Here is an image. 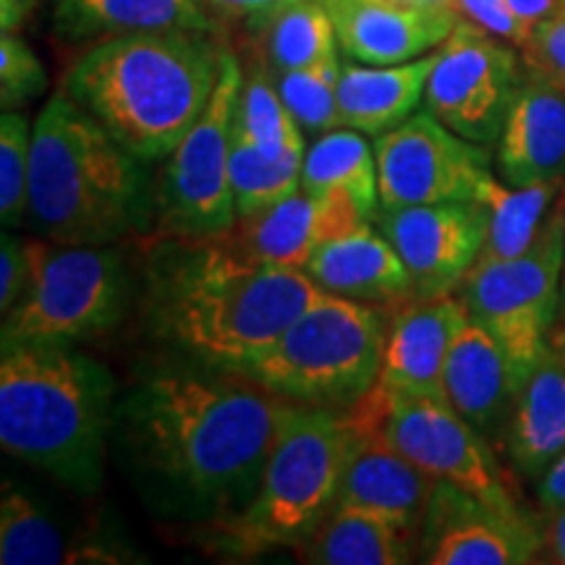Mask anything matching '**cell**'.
<instances>
[{
  "label": "cell",
  "mask_w": 565,
  "mask_h": 565,
  "mask_svg": "<svg viewBox=\"0 0 565 565\" xmlns=\"http://www.w3.org/2000/svg\"><path fill=\"white\" fill-rule=\"evenodd\" d=\"M32 124L24 113L3 110L0 118V221L19 228L30 212Z\"/></svg>",
  "instance_id": "cell-34"
},
{
  "label": "cell",
  "mask_w": 565,
  "mask_h": 565,
  "mask_svg": "<svg viewBox=\"0 0 565 565\" xmlns=\"http://www.w3.org/2000/svg\"><path fill=\"white\" fill-rule=\"evenodd\" d=\"M387 338L380 307L324 291L244 374L296 406L341 408L377 385Z\"/></svg>",
  "instance_id": "cell-7"
},
{
  "label": "cell",
  "mask_w": 565,
  "mask_h": 565,
  "mask_svg": "<svg viewBox=\"0 0 565 565\" xmlns=\"http://www.w3.org/2000/svg\"><path fill=\"white\" fill-rule=\"evenodd\" d=\"M30 280L3 315L0 343H66L105 333L124 309L121 254L110 246H74L51 238H24Z\"/></svg>",
  "instance_id": "cell-8"
},
{
  "label": "cell",
  "mask_w": 565,
  "mask_h": 565,
  "mask_svg": "<svg viewBox=\"0 0 565 565\" xmlns=\"http://www.w3.org/2000/svg\"><path fill=\"white\" fill-rule=\"evenodd\" d=\"M494 162L513 186L565 181V92L526 66L494 145Z\"/></svg>",
  "instance_id": "cell-19"
},
{
  "label": "cell",
  "mask_w": 565,
  "mask_h": 565,
  "mask_svg": "<svg viewBox=\"0 0 565 565\" xmlns=\"http://www.w3.org/2000/svg\"><path fill=\"white\" fill-rule=\"evenodd\" d=\"M186 244L192 252L160 286L158 322L215 370H242L324 294L303 270L242 265L204 242Z\"/></svg>",
  "instance_id": "cell-5"
},
{
  "label": "cell",
  "mask_w": 565,
  "mask_h": 565,
  "mask_svg": "<svg viewBox=\"0 0 565 565\" xmlns=\"http://www.w3.org/2000/svg\"><path fill=\"white\" fill-rule=\"evenodd\" d=\"M521 61L565 92V3L534 26L521 47Z\"/></svg>",
  "instance_id": "cell-36"
},
{
  "label": "cell",
  "mask_w": 565,
  "mask_h": 565,
  "mask_svg": "<svg viewBox=\"0 0 565 565\" xmlns=\"http://www.w3.org/2000/svg\"><path fill=\"white\" fill-rule=\"evenodd\" d=\"M244 71L223 51L221 76L207 108L168 154L158 200V233L179 242H204L236 223L231 189V150Z\"/></svg>",
  "instance_id": "cell-10"
},
{
  "label": "cell",
  "mask_w": 565,
  "mask_h": 565,
  "mask_svg": "<svg viewBox=\"0 0 565 565\" xmlns=\"http://www.w3.org/2000/svg\"><path fill=\"white\" fill-rule=\"evenodd\" d=\"M540 500L547 511H561V508H565V454L542 475Z\"/></svg>",
  "instance_id": "cell-39"
},
{
  "label": "cell",
  "mask_w": 565,
  "mask_h": 565,
  "mask_svg": "<svg viewBox=\"0 0 565 565\" xmlns=\"http://www.w3.org/2000/svg\"><path fill=\"white\" fill-rule=\"evenodd\" d=\"M233 131L273 160L307 152L301 126L280 100L278 87H275L270 68L265 63H254L244 74Z\"/></svg>",
  "instance_id": "cell-31"
},
{
  "label": "cell",
  "mask_w": 565,
  "mask_h": 565,
  "mask_svg": "<svg viewBox=\"0 0 565 565\" xmlns=\"http://www.w3.org/2000/svg\"><path fill=\"white\" fill-rule=\"evenodd\" d=\"M296 0H244V11H246V21H257L267 17V13L282 9V6H291Z\"/></svg>",
  "instance_id": "cell-43"
},
{
  "label": "cell",
  "mask_w": 565,
  "mask_h": 565,
  "mask_svg": "<svg viewBox=\"0 0 565 565\" xmlns=\"http://www.w3.org/2000/svg\"><path fill=\"white\" fill-rule=\"evenodd\" d=\"M391 3L416 6V9H443L458 13V0H391Z\"/></svg>",
  "instance_id": "cell-44"
},
{
  "label": "cell",
  "mask_w": 565,
  "mask_h": 565,
  "mask_svg": "<svg viewBox=\"0 0 565 565\" xmlns=\"http://www.w3.org/2000/svg\"><path fill=\"white\" fill-rule=\"evenodd\" d=\"M380 207L477 200L492 175L487 147L458 137L429 110L374 139Z\"/></svg>",
  "instance_id": "cell-13"
},
{
  "label": "cell",
  "mask_w": 565,
  "mask_h": 565,
  "mask_svg": "<svg viewBox=\"0 0 565 565\" xmlns=\"http://www.w3.org/2000/svg\"><path fill=\"white\" fill-rule=\"evenodd\" d=\"M458 13L471 24L482 26L484 32L494 34V38L511 42L519 51L532 34L524 26V21L511 11L508 0H458Z\"/></svg>",
  "instance_id": "cell-37"
},
{
  "label": "cell",
  "mask_w": 565,
  "mask_h": 565,
  "mask_svg": "<svg viewBox=\"0 0 565 565\" xmlns=\"http://www.w3.org/2000/svg\"><path fill=\"white\" fill-rule=\"evenodd\" d=\"M301 154L267 158L257 147L233 131L231 150V189L236 215L246 217L254 212L273 207L301 189Z\"/></svg>",
  "instance_id": "cell-32"
},
{
  "label": "cell",
  "mask_w": 565,
  "mask_h": 565,
  "mask_svg": "<svg viewBox=\"0 0 565 565\" xmlns=\"http://www.w3.org/2000/svg\"><path fill=\"white\" fill-rule=\"evenodd\" d=\"M550 343H553V349L557 351V356H561L563 362H565V322H563L561 330H555L553 338H550Z\"/></svg>",
  "instance_id": "cell-45"
},
{
  "label": "cell",
  "mask_w": 565,
  "mask_h": 565,
  "mask_svg": "<svg viewBox=\"0 0 565 565\" xmlns=\"http://www.w3.org/2000/svg\"><path fill=\"white\" fill-rule=\"evenodd\" d=\"M345 450L349 424L341 412L296 406L254 498L238 513L215 521L221 547L244 557L301 547L335 503Z\"/></svg>",
  "instance_id": "cell-6"
},
{
  "label": "cell",
  "mask_w": 565,
  "mask_h": 565,
  "mask_svg": "<svg viewBox=\"0 0 565 565\" xmlns=\"http://www.w3.org/2000/svg\"><path fill=\"white\" fill-rule=\"evenodd\" d=\"M47 74L38 53L17 32L0 34V105L19 110L45 92Z\"/></svg>",
  "instance_id": "cell-35"
},
{
  "label": "cell",
  "mask_w": 565,
  "mask_h": 565,
  "mask_svg": "<svg viewBox=\"0 0 565 565\" xmlns=\"http://www.w3.org/2000/svg\"><path fill=\"white\" fill-rule=\"evenodd\" d=\"M503 445L519 475L536 479L565 454V362L550 343L513 395Z\"/></svg>",
  "instance_id": "cell-23"
},
{
  "label": "cell",
  "mask_w": 565,
  "mask_h": 565,
  "mask_svg": "<svg viewBox=\"0 0 565 565\" xmlns=\"http://www.w3.org/2000/svg\"><path fill=\"white\" fill-rule=\"evenodd\" d=\"M380 424L395 448L437 482H450L500 511L524 513L508 490L490 440L477 433L443 395L393 393L372 387Z\"/></svg>",
  "instance_id": "cell-11"
},
{
  "label": "cell",
  "mask_w": 565,
  "mask_h": 565,
  "mask_svg": "<svg viewBox=\"0 0 565 565\" xmlns=\"http://www.w3.org/2000/svg\"><path fill=\"white\" fill-rule=\"evenodd\" d=\"M561 183L513 186L490 175L479 189V202L487 207V236L475 265L505 263L532 249L550 215Z\"/></svg>",
  "instance_id": "cell-29"
},
{
  "label": "cell",
  "mask_w": 565,
  "mask_h": 565,
  "mask_svg": "<svg viewBox=\"0 0 565 565\" xmlns=\"http://www.w3.org/2000/svg\"><path fill=\"white\" fill-rule=\"evenodd\" d=\"M561 322H565V249H563V278H561Z\"/></svg>",
  "instance_id": "cell-46"
},
{
  "label": "cell",
  "mask_w": 565,
  "mask_h": 565,
  "mask_svg": "<svg viewBox=\"0 0 565 565\" xmlns=\"http://www.w3.org/2000/svg\"><path fill=\"white\" fill-rule=\"evenodd\" d=\"M294 412L296 404L244 372H168L134 387L118 429L162 498L217 521L254 498Z\"/></svg>",
  "instance_id": "cell-1"
},
{
  "label": "cell",
  "mask_w": 565,
  "mask_h": 565,
  "mask_svg": "<svg viewBox=\"0 0 565 565\" xmlns=\"http://www.w3.org/2000/svg\"><path fill=\"white\" fill-rule=\"evenodd\" d=\"M139 158L58 92L32 124L30 215L58 244L108 246L147 217Z\"/></svg>",
  "instance_id": "cell-4"
},
{
  "label": "cell",
  "mask_w": 565,
  "mask_h": 565,
  "mask_svg": "<svg viewBox=\"0 0 565 565\" xmlns=\"http://www.w3.org/2000/svg\"><path fill=\"white\" fill-rule=\"evenodd\" d=\"M0 242V312L9 315L30 280V257L24 238L13 236L9 228L3 231Z\"/></svg>",
  "instance_id": "cell-38"
},
{
  "label": "cell",
  "mask_w": 565,
  "mask_h": 565,
  "mask_svg": "<svg viewBox=\"0 0 565 565\" xmlns=\"http://www.w3.org/2000/svg\"><path fill=\"white\" fill-rule=\"evenodd\" d=\"M545 550L526 513L500 511L450 482H437L424 515L419 553L433 565H524Z\"/></svg>",
  "instance_id": "cell-17"
},
{
  "label": "cell",
  "mask_w": 565,
  "mask_h": 565,
  "mask_svg": "<svg viewBox=\"0 0 565 565\" xmlns=\"http://www.w3.org/2000/svg\"><path fill=\"white\" fill-rule=\"evenodd\" d=\"M550 513L553 515H550V524L545 529V547L555 563L565 565V508Z\"/></svg>",
  "instance_id": "cell-42"
},
{
  "label": "cell",
  "mask_w": 565,
  "mask_h": 565,
  "mask_svg": "<svg viewBox=\"0 0 565 565\" xmlns=\"http://www.w3.org/2000/svg\"><path fill=\"white\" fill-rule=\"evenodd\" d=\"M519 53L511 42L461 19L437 47V61L424 89V110L458 137L482 147L498 145L508 108L519 87Z\"/></svg>",
  "instance_id": "cell-12"
},
{
  "label": "cell",
  "mask_w": 565,
  "mask_h": 565,
  "mask_svg": "<svg viewBox=\"0 0 565 565\" xmlns=\"http://www.w3.org/2000/svg\"><path fill=\"white\" fill-rule=\"evenodd\" d=\"M419 534L356 505H333L317 532L296 547L299 561L317 565H401L414 561Z\"/></svg>",
  "instance_id": "cell-26"
},
{
  "label": "cell",
  "mask_w": 565,
  "mask_h": 565,
  "mask_svg": "<svg viewBox=\"0 0 565 565\" xmlns=\"http://www.w3.org/2000/svg\"><path fill=\"white\" fill-rule=\"evenodd\" d=\"M113 393L110 372L74 345H3L0 445L68 490L92 494L116 427Z\"/></svg>",
  "instance_id": "cell-3"
},
{
  "label": "cell",
  "mask_w": 565,
  "mask_h": 565,
  "mask_svg": "<svg viewBox=\"0 0 565 565\" xmlns=\"http://www.w3.org/2000/svg\"><path fill=\"white\" fill-rule=\"evenodd\" d=\"M508 6H511L515 17L524 21L526 30L532 32L540 21L553 17V13L561 9L563 0H508Z\"/></svg>",
  "instance_id": "cell-40"
},
{
  "label": "cell",
  "mask_w": 565,
  "mask_h": 565,
  "mask_svg": "<svg viewBox=\"0 0 565 565\" xmlns=\"http://www.w3.org/2000/svg\"><path fill=\"white\" fill-rule=\"evenodd\" d=\"M341 68L343 63L335 53L320 63H312V66L280 71V74L270 71L280 100L291 110L303 134L320 137V134L341 126V113H338Z\"/></svg>",
  "instance_id": "cell-33"
},
{
  "label": "cell",
  "mask_w": 565,
  "mask_h": 565,
  "mask_svg": "<svg viewBox=\"0 0 565 565\" xmlns=\"http://www.w3.org/2000/svg\"><path fill=\"white\" fill-rule=\"evenodd\" d=\"M341 414L349 424V450L335 503L366 508L422 536L437 479L408 461L385 435L372 387Z\"/></svg>",
  "instance_id": "cell-16"
},
{
  "label": "cell",
  "mask_w": 565,
  "mask_h": 565,
  "mask_svg": "<svg viewBox=\"0 0 565 565\" xmlns=\"http://www.w3.org/2000/svg\"><path fill=\"white\" fill-rule=\"evenodd\" d=\"M515 395V377L503 351L482 324L469 320L458 330L443 372V398L479 435L503 433Z\"/></svg>",
  "instance_id": "cell-22"
},
{
  "label": "cell",
  "mask_w": 565,
  "mask_h": 565,
  "mask_svg": "<svg viewBox=\"0 0 565 565\" xmlns=\"http://www.w3.org/2000/svg\"><path fill=\"white\" fill-rule=\"evenodd\" d=\"M374 225L404 259L414 299L456 294L482 252L487 207L479 200L377 210Z\"/></svg>",
  "instance_id": "cell-15"
},
{
  "label": "cell",
  "mask_w": 565,
  "mask_h": 565,
  "mask_svg": "<svg viewBox=\"0 0 565 565\" xmlns=\"http://www.w3.org/2000/svg\"><path fill=\"white\" fill-rule=\"evenodd\" d=\"M53 26L68 42H103L139 32H212L200 0H55Z\"/></svg>",
  "instance_id": "cell-25"
},
{
  "label": "cell",
  "mask_w": 565,
  "mask_h": 565,
  "mask_svg": "<svg viewBox=\"0 0 565 565\" xmlns=\"http://www.w3.org/2000/svg\"><path fill=\"white\" fill-rule=\"evenodd\" d=\"M301 189L309 194L349 192L364 215L374 221L380 210L377 158L362 131L338 126L307 147L301 162Z\"/></svg>",
  "instance_id": "cell-28"
},
{
  "label": "cell",
  "mask_w": 565,
  "mask_h": 565,
  "mask_svg": "<svg viewBox=\"0 0 565 565\" xmlns=\"http://www.w3.org/2000/svg\"><path fill=\"white\" fill-rule=\"evenodd\" d=\"M335 24L338 45L351 61L395 66L437 51L463 17L416 9L391 0H322Z\"/></svg>",
  "instance_id": "cell-18"
},
{
  "label": "cell",
  "mask_w": 565,
  "mask_h": 565,
  "mask_svg": "<svg viewBox=\"0 0 565 565\" xmlns=\"http://www.w3.org/2000/svg\"><path fill=\"white\" fill-rule=\"evenodd\" d=\"M469 320L456 294L401 303L387 324L380 385L393 393L443 395V372L458 330Z\"/></svg>",
  "instance_id": "cell-20"
},
{
  "label": "cell",
  "mask_w": 565,
  "mask_h": 565,
  "mask_svg": "<svg viewBox=\"0 0 565 565\" xmlns=\"http://www.w3.org/2000/svg\"><path fill=\"white\" fill-rule=\"evenodd\" d=\"M322 291L372 307L412 301V278L404 259L372 221L330 238L315 252L307 270Z\"/></svg>",
  "instance_id": "cell-21"
},
{
  "label": "cell",
  "mask_w": 565,
  "mask_h": 565,
  "mask_svg": "<svg viewBox=\"0 0 565 565\" xmlns=\"http://www.w3.org/2000/svg\"><path fill=\"white\" fill-rule=\"evenodd\" d=\"M366 221L370 217L349 192L309 194L299 189L273 207L236 217L228 231L204 238V244L233 263L307 270L322 244Z\"/></svg>",
  "instance_id": "cell-14"
},
{
  "label": "cell",
  "mask_w": 565,
  "mask_h": 565,
  "mask_svg": "<svg viewBox=\"0 0 565 565\" xmlns=\"http://www.w3.org/2000/svg\"><path fill=\"white\" fill-rule=\"evenodd\" d=\"M118 550L100 542H68L47 513L21 490L3 487L0 500V563L3 565H71L124 563Z\"/></svg>",
  "instance_id": "cell-27"
},
{
  "label": "cell",
  "mask_w": 565,
  "mask_h": 565,
  "mask_svg": "<svg viewBox=\"0 0 565 565\" xmlns=\"http://www.w3.org/2000/svg\"><path fill=\"white\" fill-rule=\"evenodd\" d=\"M565 249V202L547 215L532 249L505 263L475 265L458 282L456 296L475 322L503 345L515 391L550 349L561 317Z\"/></svg>",
  "instance_id": "cell-9"
},
{
  "label": "cell",
  "mask_w": 565,
  "mask_h": 565,
  "mask_svg": "<svg viewBox=\"0 0 565 565\" xmlns=\"http://www.w3.org/2000/svg\"><path fill=\"white\" fill-rule=\"evenodd\" d=\"M273 74L312 66L338 53L335 24L322 0H296L291 6L252 21Z\"/></svg>",
  "instance_id": "cell-30"
},
{
  "label": "cell",
  "mask_w": 565,
  "mask_h": 565,
  "mask_svg": "<svg viewBox=\"0 0 565 565\" xmlns=\"http://www.w3.org/2000/svg\"><path fill=\"white\" fill-rule=\"evenodd\" d=\"M40 0H0V30L19 32Z\"/></svg>",
  "instance_id": "cell-41"
},
{
  "label": "cell",
  "mask_w": 565,
  "mask_h": 565,
  "mask_svg": "<svg viewBox=\"0 0 565 565\" xmlns=\"http://www.w3.org/2000/svg\"><path fill=\"white\" fill-rule=\"evenodd\" d=\"M225 47L210 32H139L95 42L63 92L134 158H168L207 108Z\"/></svg>",
  "instance_id": "cell-2"
},
{
  "label": "cell",
  "mask_w": 565,
  "mask_h": 565,
  "mask_svg": "<svg viewBox=\"0 0 565 565\" xmlns=\"http://www.w3.org/2000/svg\"><path fill=\"white\" fill-rule=\"evenodd\" d=\"M435 61L437 51L395 66L343 63L341 82H338L341 126L362 131L366 137H380L408 121L424 100Z\"/></svg>",
  "instance_id": "cell-24"
}]
</instances>
